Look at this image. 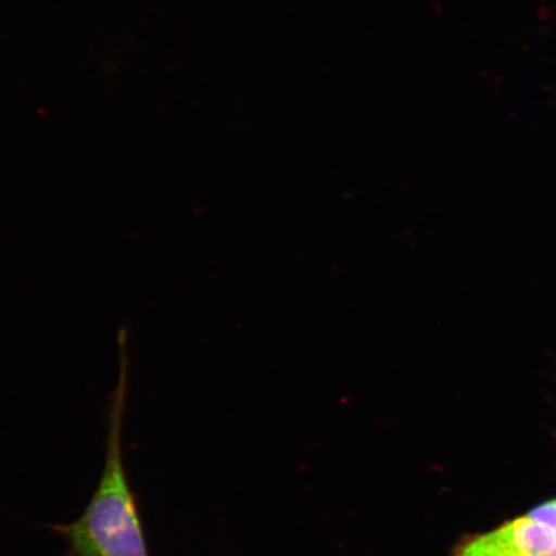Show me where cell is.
<instances>
[{
  "mask_svg": "<svg viewBox=\"0 0 556 556\" xmlns=\"http://www.w3.org/2000/svg\"><path fill=\"white\" fill-rule=\"evenodd\" d=\"M124 340H121L119 380L108 408L106 457L100 482L78 519L51 527L65 540L67 556H150L141 511L123 454L129 365Z\"/></svg>",
  "mask_w": 556,
  "mask_h": 556,
  "instance_id": "1",
  "label": "cell"
},
{
  "mask_svg": "<svg viewBox=\"0 0 556 556\" xmlns=\"http://www.w3.org/2000/svg\"><path fill=\"white\" fill-rule=\"evenodd\" d=\"M528 516L538 520L539 523L545 526L554 534H556V500L551 503L542 504L533 509Z\"/></svg>",
  "mask_w": 556,
  "mask_h": 556,
  "instance_id": "3",
  "label": "cell"
},
{
  "mask_svg": "<svg viewBox=\"0 0 556 556\" xmlns=\"http://www.w3.org/2000/svg\"><path fill=\"white\" fill-rule=\"evenodd\" d=\"M451 556H556V534L530 516L465 538Z\"/></svg>",
  "mask_w": 556,
  "mask_h": 556,
  "instance_id": "2",
  "label": "cell"
}]
</instances>
